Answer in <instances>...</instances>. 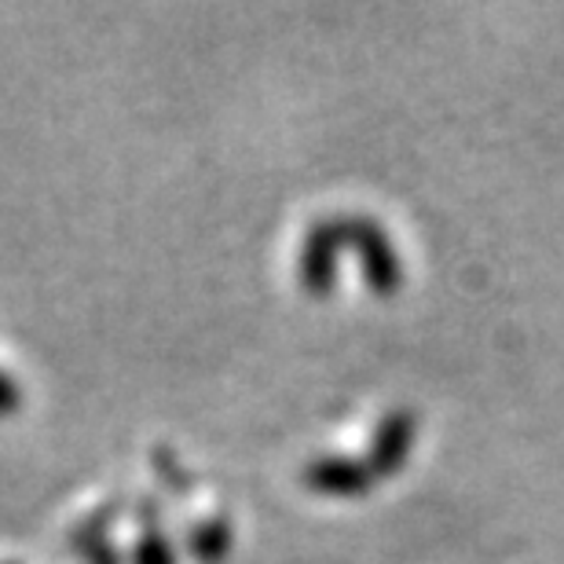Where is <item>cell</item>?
Listing matches in <instances>:
<instances>
[{"mask_svg": "<svg viewBox=\"0 0 564 564\" xmlns=\"http://www.w3.org/2000/svg\"><path fill=\"white\" fill-rule=\"evenodd\" d=\"M337 231H341V246H352L364 261V279L367 286L389 297V293L400 290L403 282V268L400 257L392 250L389 235L378 228L370 217H337Z\"/></svg>", "mask_w": 564, "mask_h": 564, "instance_id": "obj_1", "label": "cell"}, {"mask_svg": "<svg viewBox=\"0 0 564 564\" xmlns=\"http://www.w3.org/2000/svg\"><path fill=\"white\" fill-rule=\"evenodd\" d=\"M337 250H341V231H337V217L315 220L308 228L301 250V282L312 293H330L337 279Z\"/></svg>", "mask_w": 564, "mask_h": 564, "instance_id": "obj_2", "label": "cell"}, {"mask_svg": "<svg viewBox=\"0 0 564 564\" xmlns=\"http://www.w3.org/2000/svg\"><path fill=\"white\" fill-rule=\"evenodd\" d=\"M414 433H419V419L411 411L386 414L381 425L375 429V440H370V455H367L370 473L375 477H392L408 462L414 447Z\"/></svg>", "mask_w": 564, "mask_h": 564, "instance_id": "obj_3", "label": "cell"}, {"mask_svg": "<svg viewBox=\"0 0 564 564\" xmlns=\"http://www.w3.org/2000/svg\"><path fill=\"white\" fill-rule=\"evenodd\" d=\"M304 484L326 495H359L375 484L367 458H348V455H323L312 458L304 466Z\"/></svg>", "mask_w": 564, "mask_h": 564, "instance_id": "obj_4", "label": "cell"}, {"mask_svg": "<svg viewBox=\"0 0 564 564\" xmlns=\"http://www.w3.org/2000/svg\"><path fill=\"white\" fill-rule=\"evenodd\" d=\"M187 546L195 550L198 561H220L224 554H228V546H231V528H228V521H224V517H209V521H198L195 528H191Z\"/></svg>", "mask_w": 564, "mask_h": 564, "instance_id": "obj_5", "label": "cell"}, {"mask_svg": "<svg viewBox=\"0 0 564 564\" xmlns=\"http://www.w3.org/2000/svg\"><path fill=\"white\" fill-rule=\"evenodd\" d=\"M132 561L137 564H173V546L165 543V535L158 532V528H147L137 550H132Z\"/></svg>", "mask_w": 564, "mask_h": 564, "instance_id": "obj_6", "label": "cell"}, {"mask_svg": "<svg viewBox=\"0 0 564 564\" xmlns=\"http://www.w3.org/2000/svg\"><path fill=\"white\" fill-rule=\"evenodd\" d=\"M19 400H22V392H19V386H15V378H11L8 370H0V414L15 408Z\"/></svg>", "mask_w": 564, "mask_h": 564, "instance_id": "obj_7", "label": "cell"}, {"mask_svg": "<svg viewBox=\"0 0 564 564\" xmlns=\"http://www.w3.org/2000/svg\"><path fill=\"white\" fill-rule=\"evenodd\" d=\"M88 561L93 564H121V554L110 543H99V546L88 550Z\"/></svg>", "mask_w": 564, "mask_h": 564, "instance_id": "obj_8", "label": "cell"}, {"mask_svg": "<svg viewBox=\"0 0 564 564\" xmlns=\"http://www.w3.org/2000/svg\"><path fill=\"white\" fill-rule=\"evenodd\" d=\"M8 564H15V561H8Z\"/></svg>", "mask_w": 564, "mask_h": 564, "instance_id": "obj_9", "label": "cell"}]
</instances>
